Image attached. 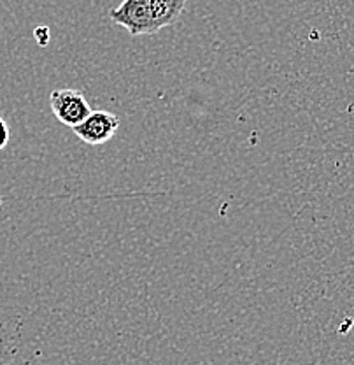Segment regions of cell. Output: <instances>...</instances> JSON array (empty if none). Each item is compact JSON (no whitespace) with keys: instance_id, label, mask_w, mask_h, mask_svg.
<instances>
[{"instance_id":"1","label":"cell","mask_w":354,"mask_h":365,"mask_svg":"<svg viewBox=\"0 0 354 365\" xmlns=\"http://www.w3.org/2000/svg\"><path fill=\"white\" fill-rule=\"evenodd\" d=\"M109 18L133 37L151 36L160 30L146 0H123L109 13Z\"/></svg>"},{"instance_id":"2","label":"cell","mask_w":354,"mask_h":365,"mask_svg":"<svg viewBox=\"0 0 354 365\" xmlns=\"http://www.w3.org/2000/svg\"><path fill=\"white\" fill-rule=\"evenodd\" d=\"M49 106L56 120L66 127H76L93 111L85 93L74 88L53 90L49 95Z\"/></svg>"},{"instance_id":"3","label":"cell","mask_w":354,"mask_h":365,"mask_svg":"<svg viewBox=\"0 0 354 365\" xmlns=\"http://www.w3.org/2000/svg\"><path fill=\"white\" fill-rule=\"evenodd\" d=\"M120 128V118L109 111H91L79 125L72 127L76 137L90 146L109 143Z\"/></svg>"},{"instance_id":"5","label":"cell","mask_w":354,"mask_h":365,"mask_svg":"<svg viewBox=\"0 0 354 365\" xmlns=\"http://www.w3.org/2000/svg\"><path fill=\"white\" fill-rule=\"evenodd\" d=\"M9 137H11V130L7 121L0 116V151L6 150V146L9 144Z\"/></svg>"},{"instance_id":"4","label":"cell","mask_w":354,"mask_h":365,"mask_svg":"<svg viewBox=\"0 0 354 365\" xmlns=\"http://www.w3.org/2000/svg\"><path fill=\"white\" fill-rule=\"evenodd\" d=\"M146 4L153 13L156 25L162 30L176 25L188 0H146Z\"/></svg>"},{"instance_id":"6","label":"cell","mask_w":354,"mask_h":365,"mask_svg":"<svg viewBox=\"0 0 354 365\" xmlns=\"http://www.w3.org/2000/svg\"><path fill=\"white\" fill-rule=\"evenodd\" d=\"M33 37H36L37 43H39L41 46L48 44V41H49V30H48V26H37L36 32H33Z\"/></svg>"}]
</instances>
